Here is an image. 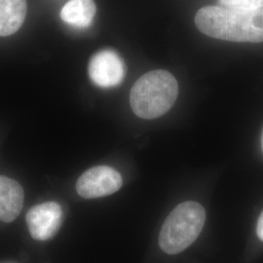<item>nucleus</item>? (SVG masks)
Returning <instances> with one entry per match:
<instances>
[{"mask_svg": "<svg viewBox=\"0 0 263 263\" xmlns=\"http://www.w3.org/2000/svg\"><path fill=\"white\" fill-rule=\"evenodd\" d=\"M195 24L210 37L233 42H263V9L207 6L198 11Z\"/></svg>", "mask_w": 263, "mask_h": 263, "instance_id": "1", "label": "nucleus"}, {"mask_svg": "<svg viewBox=\"0 0 263 263\" xmlns=\"http://www.w3.org/2000/svg\"><path fill=\"white\" fill-rule=\"evenodd\" d=\"M179 95L177 79L166 70H152L134 84L130 104L134 113L143 119H154L168 112Z\"/></svg>", "mask_w": 263, "mask_h": 263, "instance_id": "2", "label": "nucleus"}, {"mask_svg": "<svg viewBox=\"0 0 263 263\" xmlns=\"http://www.w3.org/2000/svg\"><path fill=\"white\" fill-rule=\"evenodd\" d=\"M206 213L201 204L187 201L179 204L164 221L159 235L161 250L178 254L193 244L203 230Z\"/></svg>", "mask_w": 263, "mask_h": 263, "instance_id": "3", "label": "nucleus"}, {"mask_svg": "<svg viewBox=\"0 0 263 263\" xmlns=\"http://www.w3.org/2000/svg\"><path fill=\"white\" fill-rule=\"evenodd\" d=\"M122 184V177L116 170L108 166H97L81 175L76 182V190L82 198L95 199L115 193Z\"/></svg>", "mask_w": 263, "mask_h": 263, "instance_id": "4", "label": "nucleus"}, {"mask_svg": "<svg viewBox=\"0 0 263 263\" xmlns=\"http://www.w3.org/2000/svg\"><path fill=\"white\" fill-rule=\"evenodd\" d=\"M88 72L93 83L101 88H112L120 84L125 77L126 66L115 51L104 49L92 56Z\"/></svg>", "mask_w": 263, "mask_h": 263, "instance_id": "5", "label": "nucleus"}, {"mask_svg": "<svg viewBox=\"0 0 263 263\" xmlns=\"http://www.w3.org/2000/svg\"><path fill=\"white\" fill-rule=\"evenodd\" d=\"M28 231L37 241L56 235L63 223V210L56 202H45L31 208L26 216Z\"/></svg>", "mask_w": 263, "mask_h": 263, "instance_id": "6", "label": "nucleus"}, {"mask_svg": "<svg viewBox=\"0 0 263 263\" xmlns=\"http://www.w3.org/2000/svg\"><path fill=\"white\" fill-rule=\"evenodd\" d=\"M24 206V189L18 181L0 176V220L12 222Z\"/></svg>", "mask_w": 263, "mask_h": 263, "instance_id": "7", "label": "nucleus"}, {"mask_svg": "<svg viewBox=\"0 0 263 263\" xmlns=\"http://www.w3.org/2000/svg\"><path fill=\"white\" fill-rule=\"evenodd\" d=\"M28 10L27 0H0V36H9L23 26Z\"/></svg>", "mask_w": 263, "mask_h": 263, "instance_id": "8", "label": "nucleus"}, {"mask_svg": "<svg viewBox=\"0 0 263 263\" xmlns=\"http://www.w3.org/2000/svg\"><path fill=\"white\" fill-rule=\"evenodd\" d=\"M94 0H69L61 11L62 20L71 27L88 28L96 15Z\"/></svg>", "mask_w": 263, "mask_h": 263, "instance_id": "9", "label": "nucleus"}, {"mask_svg": "<svg viewBox=\"0 0 263 263\" xmlns=\"http://www.w3.org/2000/svg\"><path fill=\"white\" fill-rule=\"evenodd\" d=\"M220 6L242 10L263 9V0H218Z\"/></svg>", "mask_w": 263, "mask_h": 263, "instance_id": "10", "label": "nucleus"}, {"mask_svg": "<svg viewBox=\"0 0 263 263\" xmlns=\"http://www.w3.org/2000/svg\"><path fill=\"white\" fill-rule=\"evenodd\" d=\"M256 233H257L258 238L263 242V212L261 213L260 216H259V218H258V221H257Z\"/></svg>", "mask_w": 263, "mask_h": 263, "instance_id": "11", "label": "nucleus"}, {"mask_svg": "<svg viewBox=\"0 0 263 263\" xmlns=\"http://www.w3.org/2000/svg\"><path fill=\"white\" fill-rule=\"evenodd\" d=\"M261 143H262V148H263V133H262V142H261Z\"/></svg>", "mask_w": 263, "mask_h": 263, "instance_id": "12", "label": "nucleus"}]
</instances>
